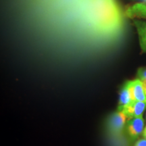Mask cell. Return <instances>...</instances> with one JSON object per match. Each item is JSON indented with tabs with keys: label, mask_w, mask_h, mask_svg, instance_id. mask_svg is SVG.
Masks as SVG:
<instances>
[{
	"label": "cell",
	"mask_w": 146,
	"mask_h": 146,
	"mask_svg": "<svg viewBox=\"0 0 146 146\" xmlns=\"http://www.w3.org/2000/svg\"><path fill=\"white\" fill-rule=\"evenodd\" d=\"M31 43L50 50L106 52L121 43L125 12L116 0H13Z\"/></svg>",
	"instance_id": "obj_1"
},
{
	"label": "cell",
	"mask_w": 146,
	"mask_h": 146,
	"mask_svg": "<svg viewBox=\"0 0 146 146\" xmlns=\"http://www.w3.org/2000/svg\"><path fill=\"white\" fill-rule=\"evenodd\" d=\"M127 118V116L123 111H118L110 116L108 121V128L112 135L117 137L121 135Z\"/></svg>",
	"instance_id": "obj_2"
},
{
	"label": "cell",
	"mask_w": 146,
	"mask_h": 146,
	"mask_svg": "<svg viewBox=\"0 0 146 146\" xmlns=\"http://www.w3.org/2000/svg\"><path fill=\"white\" fill-rule=\"evenodd\" d=\"M127 132L131 140L134 141L144 130V119L143 116L131 118L127 124Z\"/></svg>",
	"instance_id": "obj_3"
},
{
	"label": "cell",
	"mask_w": 146,
	"mask_h": 146,
	"mask_svg": "<svg viewBox=\"0 0 146 146\" xmlns=\"http://www.w3.org/2000/svg\"><path fill=\"white\" fill-rule=\"evenodd\" d=\"M146 108V103L143 102L133 101L128 106L125 108L123 112L129 119L142 116V114Z\"/></svg>",
	"instance_id": "obj_4"
},
{
	"label": "cell",
	"mask_w": 146,
	"mask_h": 146,
	"mask_svg": "<svg viewBox=\"0 0 146 146\" xmlns=\"http://www.w3.org/2000/svg\"><path fill=\"white\" fill-rule=\"evenodd\" d=\"M125 15L131 19H146V5L143 3H136L127 7Z\"/></svg>",
	"instance_id": "obj_5"
},
{
	"label": "cell",
	"mask_w": 146,
	"mask_h": 146,
	"mask_svg": "<svg viewBox=\"0 0 146 146\" xmlns=\"http://www.w3.org/2000/svg\"><path fill=\"white\" fill-rule=\"evenodd\" d=\"M133 101L146 103V94L141 81L139 78L129 81Z\"/></svg>",
	"instance_id": "obj_6"
},
{
	"label": "cell",
	"mask_w": 146,
	"mask_h": 146,
	"mask_svg": "<svg viewBox=\"0 0 146 146\" xmlns=\"http://www.w3.org/2000/svg\"><path fill=\"white\" fill-rule=\"evenodd\" d=\"M133 24L137 32L139 46L141 52L146 54V21L133 19Z\"/></svg>",
	"instance_id": "obj_7"
},
{
	"label": "cell",
	"mask_w": 146,
	"mask_h": 146,
	"mask_svg": "<svg viewBox=\"0 0 146 146\" xmlns=\"http://www.w3.org/2000/svg\"><path fill=\"white\" fill-rule=\"evenodd\" d=\"M133 102L129 81L126 83L120 93L118 111H122Z\"/></svg>",
	"instance_id": "obj_8"
},
{
	"label": "cell",
	"mask_w": 146,
	"mask_h": 146,
	"mask_svg": "<svg viewBox=\"0 0 146 146\" xmlns=\"http://www.w3.org/2000/svg\"><path fill=\"white\" fill-rule=\"evenodd\" d=\"M137 76L139 79H140L143 83L144 90L146 89V67H143L138 69Z\"/></svg>",
	"instance_id": "obj_9"
},
{
	"label": "cell",
	"mask_w": 146,
	"mask_h": 146,
	"mask_svg": "<svg viewBox=\"0 0 146 146\" xmlns=\"http://www.w3.org/2000/svg\"><path fill=\"white\" fill-rule=\"evenodd\" d=\"M134 146H146V139H142L137 141Z\"/></svg>",
	"instance_id": "obj_10"
},
{
	"label": "cell",
	"mask_w": 146,
	"mask_h": 146,
	"mask_svg": "<svg viewBox=\"0 0 146 146\" xmlns=\"http://www.w3.org/2000/svg\"><path fill=\"white\" fill-rule=\"evenodd\" d=\"M143 137L146 139V127L143 130Z\"/></svg>",
	"instance_id": "obj_11"
},
{
	"label": "cell",
	"mask_w": 146,
	"mask_h": 146,
	"mask_svg": "<svg viewBox=\"0 0 146 146\" xmlns=\"http://www.w3.org/2000/svg\"><path fill=\"white\" fill-rule=\"evenodd\" d=\"M145 94H146V90H145Z\"/></svg>",
	"instance_id": "obj_12"
},
{
	"label": "cell",
	"mask_w": 146,
	"mask_h": 146,
	"mask_svg": "<svg viewBox=\"0 0 146 146\" xmlns=\"http://www.w3.org/2000/svg\"><path fill=\"white\" fill-rule=\"evenodd\" d=\"M145 1H146V0H145Z\"/></svg>",
	"instance_id": "obj_13"
}]
</instances>
